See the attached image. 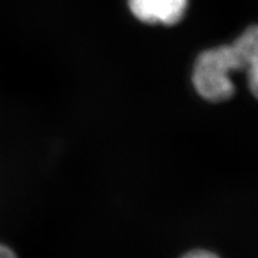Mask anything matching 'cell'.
<instances>
[{"label":"cell","mask_w":258,"mask_h":258,"mask_svg":"<svg viewBox=\"0 0 258 258\" xmlns=\"http://www.w3.org/2000/svg\"><path fill=\"white\" fill-rule=\"evenodd\" d=\"M245 72L258 100V24L246 28L232 44L202 51L192 69V85L204 100L221 103L234 94L232 75Z\"/></svg>","instance_id":"obj_1"},{"label":"cell","mask_w":258,"mask_h":258,"mask_svg":"<svg viewBox=\"0 0 258 258\" xmlns=\"http://www.w3.org/2000/svg\"><path fill=\"white\" fill-rule=\"evenodd\" d=\"M128 6L141 23L171 27L183 19L188 0H128Z\"/></svg>","instance_id":"obj_2"},{"label":"cell","mask_w":258,"mask_h":258,"mask_svg":"<svg viewBox=\"0 0 258 258\" xmlns=\"http://www.w3.org/2000/svg\"><path fill=\"white\" fill-rule=\"evenodd\" d=\"M180 258H220L216 253L206 249H195V250L187 251Z\"/></svg>","instance_id":"obj_3"},{"label":"cell","mask_w":258,"mask_h":258,"mask_svg":"<svg viewBox=\"0 0 258 258\" xmlns=\"http://www.w3.org/2000/svg\"><path fill=\"white\" fill-rule=\"evenodd\" d=\"M0 258H17V255L10 246L0 244Z\"/></svg>","instance_id":"obj_4"}]
</instances>
